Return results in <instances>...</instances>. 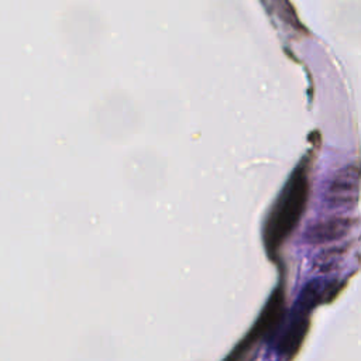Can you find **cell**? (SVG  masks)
Returning <instances> with one entry per match:
<instances>
[{
    "label": "cell",
    "instance_id": "obj_1",
    "mask_svg": "<svg viewBox=\"0 0 361 361\" xmlns=\"http://www.w3.org/2000/svg\"><path fill=\"white\" fill-rule=\"evenodd\" d=\"M307 189V168L302 165L290 176L265 224L264 240L271 257H275V252L298 224L306 206Z\"/></svg>",
    "mask_w": 361,
    "mask_h": 361
},
{
    "label": "cell",
    "instance_id": "obj_2",
    "mask_svg": "<svg viewBox=\"0 0 361 361\" xmlns=\"http://www.w3.org/2000/svg\"><path fill=\"white\" fill-rule=\"evenodd\" d=\"M282 312H283V292L282 289H278L272 295V298L268 300L267 306L264 307L252 330L235 347L233 354H230V358H238V357H243L245 353L251 351L254 344H257L262 337L268 336L276 327V324L281 320Z\"/></svg>",
    "mask_w": 361,
    "mask_h": 361
},
{
    "label": "cell",
    "instance_id": "obj_3",
    "mask_svg": "<svg viewBox=\"0 0 361 361\" xmlns=\"http://www.w3.org/2000/svg\"><path fill=\"white\" fill-rule=\"evenodd\" d=\"M358 197V168L347 166L338 172L329 188V200L331 204H350Z\"/></svg>",
    "mask_w": 361,
    "mask_h": 361
},
{
    "label": "cell",
    "instance_id": "obj_4",
    "mask_svg": "<svg viewBox=\"0 0 361 361\" xmlns=\"http://www.w3.org/2000/svg\"><path fill=\"white\" fill-rule=\"evenodd\" d=\"M355 220L348 217H334L314 224L307 231V240L313 244H324L348 234Z\"/></svg>",
    "mask_w": 361,
    "mask_h": 361
},
{
    "label": "cell",
    "instance_id": "obj_5",
    "mask_svg": "<svg viewBox=\"0 0 361 361\" xmlns=\"http://www.w3.org/2000/svg\"><path fill=\"white\" fill-rule=\"evenodd\" d=\"M306 331V322L305 317H300L298 320H295V323L290 326V329L286 331L283 340H282V345H281V351L285 357L290 358L295 355V353L298 351L302 338L305 336Z\"/></svg>",
    "mask_w": 361,
    "mask_h": 361
},
{
    "label": "cell",
    "instance_id": "obj_6",
    "mask_svg": "<svg viewBox=\"0 0 361 361\" xmlns=\"http://www.w3.org/2000/svg\"><path fill=\"white\" fill-rule=\"evenodd\" d=\"M345 250L344 248H338V247H333L329 248L326 251H323L317 258H316V267L317 269H320L322 272H326L329 269H331L333 267L337 265L338 259L343 258Z\"/></svg>",
    "mask_w": 361,
    "mask_h": 361
}]
</instances>
